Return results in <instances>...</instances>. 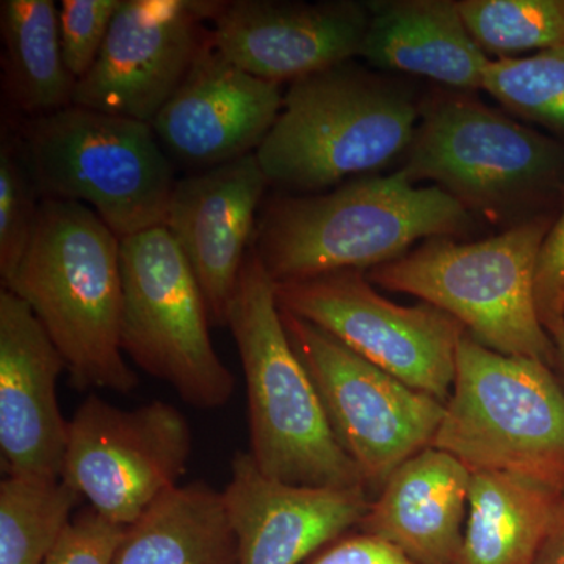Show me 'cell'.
<instances>
[{"instance_id": "2", "label": "cell", "mask_w": 564, "mask_h": 564, "mask_svg": "<svg viewBox=\"0 0 564 564\" xmlns=\"http://www.w3.org/2000/svg\"><path fill=\"white\" fill-rule=\"evenodd\" d=\"M3 288L31 306L77 389L129 393L121 347V239L85 204L43 199L31 243Z\"/></svg>"}, {"instance_id": "23", "label": "cell", "mask_w": 564, "mask_h": 564, "mask_svg": "<svg viewBox=\"0 0 564 564\" xmlns=\"http://www.w3.org/2000/svg\"><path fill=\"white\" fill-rule=\"evenodd\" d=\"M2 91L20 120L73 106L77 79L63 58L61 13L52 0H3Z\"/></svg>"}, {"instance_id": "1", "label": "cell", "mask_w": 564, "mask_h": 564, "mask_svg": "<svg viewBox=\"0 0 564 564\" xmlns=\"http://www.w3.org/2000/svg\"><path fill=\"white\" fill-rule=\"evenodd\" d=\"M469 209L403 172L364 176L326 195L273 196L262 204L251 248L274 282L366 270L403 258L419 240L469 231Z\"/></svg>"}, {"instance_id": "16", "label": "cell", "mask_w": 564, "mask_h": 564, "mask_svg": "<svg viewBox=\"0 0 564 564\" xmlns=\"http://www.w3.org/2000/svg\"><path fill=\"white\" fill-rule=\"evenodd\" d=\"M269 180L254 154L182 177L165 226L202 288L212 325H228L229 306Z\"/></svg>"}, {"instance_id": "12", "label": "cell", "mask_w": 564, "mask_h": 564, "mask_svg": "<svg viewBox=\"0 0 564 564\" xmlns=\"http://www.w3.org/2000/svg\"><path fill=\"white\" fill-rule=\"evenodd\" d=\"M192 430L174 404L122 410L88 397L69 421L62 481L111 524L128 529L176 488L192 455Z\"/></svg>"}, {"instance_id": "3", "label": "cell", "mask_w": 564, "mask_h": 564, "mask_svg": "<svg viewBox=\"0 0 564 564\" xmlns=\"http://www.w3.org/2000/svg\"><path fill=\"white\" fill-rule=\"evenodd\" d=\"M228 326L247 383L250 455L267 477L299 486L364 485L285 333L276 282L250 248Z\"/></svg>"}, {"instance_id": "30", "label": "cell", "mask_w": 564, "mask_h": 564, "mask_svg": "<svg viewBox=\"0 0 564 564\" xmlns=\"http://www.w3.org/2000/svg\"><path fill=\"white\" fill-rule=\"evenodd\" d=\"M534 300L538 315L547 333L564 322V192L562 210L545 236L536 273H534Z\"/></svg>"}, {"instance_id": "29", "label": "cell", "mask_w": 564, "mask_h": 564, "mask_svg": "<svg viewBox=\"0 0 564 564\" xmlns=\"http://www.w3.org/2000/svg\"><path fill=\"white\" fill-rule=\"evenodd\" d=\"M124 532V527L111 524L87 508L70 519L46 564H113Z\"/></svg>"}, {"instance_id": "15", "label": "cell", "mask_w": 564, "mask_h": 564, "mask_svg": "<svg viewBox=\"0 0 564 564\" xmlns=\"http://www.w3.org/2000/svg\"><path fill=\"white\" fill-rule=\"evenodd\" d=\"M214 44L237 66L276 82L300 80L361 55L369 10L361 3L221 2Z\"/></svg>"}, {"instance_id": "13", "label": "cell", "mask_w": 564, "mask_h": 564, "mask_svg": "<svg viewBox=\"0 0 564 564\" xmlns=\"http://www.w3.org/2000/svg\"><path fill=\"white\" fill-rule=\"evenodd\" d=\"M218 0H121L74 106L151 124L214 46Z\"/></svg>"}, {"instance_id": "7", "label": "cell", "mask_w": 564, "mask_h": 564, "mask_svg": "<svg viewBox=\"0 0 564 564\" xmlns=\"http://www.w3.org/2000/svg\"><path fill=\"white\" fill-rule=\"evenodd\" d=\"M17 121L41 198L85 204L121 240L163 226L177 181L151 124L74 104Z\"/></svg>"}, {"instance_id": "28", "label": "cell", "mask_w": 564, "mask_h": 564, "mask_svg": "<svg viewBox=\"0 0 564 564\" xmlns=\"http://www.w3.org/2000/svg\"><path fill=\"white\" fill-rule=\"evenodd\" d=\"M121 0H63L61 36L63 58L77 82L99 57Z\"/></svg>"}, {"instance_id": "11", "label": "cell", "mask_w": 564, "mask_h": 564, "mask_svg": "<svg viewBox=\"0 0 564 564\" xmlns=\"http://www.w3.org/2000/svg\"><path fill=\"white\" fill-rule=\"evenodd\" d=\"M282 311L313 323L415 391L447 403L466 329L432 304L400 306L362 270L276 282Z\"/></svg>"}, {"instance_id": "25", "label": "cell", "mask_w": 564, "mask_h": 564, "mask_svg": "<svg viewBox=\"0 0 564 564\" xmlns=\"http://www.w3.org/2000/svg\"><path fill=\"white\" fill-rule=\"evenodd\" d=\"M458 9L478 46L500 57L564 44V0H463Z\"/></svg>"}, {"instance_id": "22", "label": "cell", "mask_w": 564, "mask_h": 564, "mask_svg": "<svg viewBox=\"0 0 564 564\" xmlns=\"http://www.w3.org/2000/svg\"><path fill=\"white\" fill-rule=\"evenodd\" d=\"M563 492L516 475L473 473L456 564H536Z\"/></svg>"}, {"instance_id": "17", "label": "cell", "mask_w": 564, "mask_h": 564, "mask_svg": "<svg viewBox=\"0 0 564 564\" xmlns=\"http://www.w3.org/2000/svg\"><path fill=\"white\" fill-rule=\"evenodd\" d=\"M239 564H300L361 524L366 486H299L267 477L250 452H237L223 491Z\"/></svg>"}, {"instance_id": "8", "label": "cell", "mask_w": 564, "mask_h": 564, "mask_svg": "<svg viewBox=\"0 0 564 564\" xmlns=\"http://www.w3.org/2000/svg\"><path fill=\"white\" fill-rule=\"evenodd\" d=\"M124 355L202 410L228 404L236 378L210 339V315L187 259L165 226L121 240Z\"/></svg>"}, {"instance_id": "21", "label": "cell", "mask_w": 564, "mask_h": 564, "mask_svg": "<svg viewBox=\"0 0 564 564\" xmlns=\"http://www.w3.org/2000/svg\"><path fill=\"white\" fill-rule=\"evenodd\" d=\"M113 564H239L223 492L203 481L170 489L126 529Z\"/></svg>"}, {"instance_id": "5", "label": "cell", "mask_w": 564, "mask_h": 564, "mask_svg": "<svg viewBox=\"0 0 564 564\" xmlns=\"http://www.w3.org/2000/svg\"><path fill=\"white\" fill-rule=\"evenodd\" d=\"M415 121L411 96L344 63L292 82L256 158L269 184L318 191L406 154Z\"/></svg>"}, {"instance_id": "10", "label": "cell", "mask_w": 564, "mask_h": 564, "mask_svg": "<svg viewBox=\"0 0 564 564\" xmlns=\"http://www.w3.org/2000/svg\"><path fill=\"white\" fill-rule=\"evenodd\" d=\"M281 317L337 441L377 496L397 467L432 447L445 404L366 361L313 323L282 310Z\"/></svg>"}, {"instance_id": "6", "label": "cell", "mask_w": 564, "mask_h": 564, "mask_svg": "<svg viewBox=\"0 0 564 564\" xmlns=\"http://www.w3.org/2000/svg\"><path fill=\"white\" fill-rule=\"evenodd\" d=\"M433 447L470 473L510 474L564 491V386L554 367L500 355L464 334Z\"/></svg>"}, {"instance_id": "26", "label": "cell", "mask_w": 564, "mask_h": 564, "mask_svg": "<svg viewBox=\"0 0 564 564\" xmlns=\"http://www.w3.org/2000/svg\"><path fill=\"white\" fill-rule=\"evenodd\" d=\"M484 90L514 113L564 137V44L530 57L491 61Z\"/></svg>"}, {"instance_id": "18", "label": "cell", "mask_w": 564, "mask_h": 564, "mask_svg": "<svg viewBox=\"0 0 564 564\" xmlns=\"http://www.w3.org/2000/svg\"><path fill=\"white\" fill-rule=\"evenodd\" d=\"M282 102L280 84L252 76L214 44L159 111L152 129L166 154L203 172L254 154Z\"/></svg>"}, {"instance_id": "14", "label": "cell", "mask_w": 564, "mask_h": 564, "mask_svg": "<svg viewBox=\"0 0 564 564\" xmlns=\"http://www.w3.org/2000/svg\"><path fill=\"white\" fill-rule=\"evenodd\" d=\"M65 359L31 306L0 292V455L7 477L62 480L69 422L58 403Z\"/></svg>"}, {"instance_id": "31", "label": "cell", "mask_w": 564, "mask_h": 564, "mask_svg": "<svg viewBox=\"0 0 564 564\" xmlns=\"http://www.w3.org/2000/svg\"><path fill=\"white\" fill-rule=\"evenodd\" d=\"M310 564H417L399 549L370 536L356 533L329 544Z\"/></svg>"}, {"instance_id": "33", "label": "cell", "mask_w": 564, "mask_h": 564, "mask_svg": "<svg viewBox=\"0 0 564 564\" xmlns=\"http://www.w3.org/2000/svg\"><path fill=\"white\" fill-rule=\"evenodd\" d=\"M552 340L555 345V372L558 375L560 381L564 386V322L556 326L551 333Z\"/></svg>"}, {"instance_id": "19", "label": "cell", "mask_w": 564, "mask_h": 564, "mask_svg": "<svg viewBox=\"0 0 564 564\" xmlns=\"http://www.w3.org/2000/svg\"><path fill=\"white\" fill-rule=\"evenodd\" d=\"M470 480L473 473L458 458L432 445L393 470L372 497L359 532L391 544L417 564H456Z\"/></svg>"}, {"instance_id": "32", "label": "cell", "mask_w": 564, "mask_h": 564, "mask_svg": "<svg viewBox=\"0 0 564 564\" xmlns=\"http://www.w3.org/2000/svg\"><path fill=\"white\" fill-rule=\"evenodd\" d=\"M536 564H564V492L556 505L554 519L541 545Z\"/></svg>"}, {"instance_id": "20", "label": "cell", "mask_w": 564, "mask_h": 564, "mask_svg": "<svg viewBox=\"0 0 564 564\" xmlns=\"http://www.w3.org/2000/svg\"><path fill=\"white\" fill-rule=\"evenodd\" d=\"M361 55L378 68L403 70L463 90L484 88L489 61L467 31L458 2H373Z\"/></svg>"}, {"instance_id": "24", "label": "cell", "mask_w": 564, "mask_h": 564, "mask_svg": "<svg viewBox=\"0 0 564 564\" xmlns=\"http://www.w3.org/2000/svg\"><path fill=\"white\" fill-rule=\"evenodd\" d=\"M80 497L62 480L0 484V564H46Z\"/></svg>"}, {"instance_id": "27", "label": "cell", "mask_w": 564, "mask_h": 564, "mask_svg": "<svg viewBox=\"0 0 564 564\" xmlns=\"http://www.w3.org/2000/svg\"><path fill=\"white\" fill-rule=\"evenodd\" d=\"M43 203L33 177L17 118L0 133V274L9 280L31 243Z\"/></svg>"}, {"instance_id": "4", "label": "cell", "mask_w": 564, "mask_h": 564, "mask_svg": "<svg viewBox=\"0 0 564 564\" xmlns=\"http://www.w3.org/2000/svg\"><path fill=\"white\" fill-rule=\"evenodd\" d=\"M554 220L536 215L473 243L452 237L425 240L403 258L370 269L367 280L452 315L489 350L554 367V340L534 300L538 256Z\"/></svg>"}, {"instance_id": "9", "label": "cell", "mask_w": 564, "mask_h": 564, "mask_svg": "<svg viewBox=\"0 0 564 564\" xmlns=\"http://www.w3.org/2000/svg\"><path fill=\"white\" fill-rule=\"evenodd\" d=\"M402 172L469 209L502 214L564 192V144L467 98L425 111Z\"/></svg>"}]
</instances>
